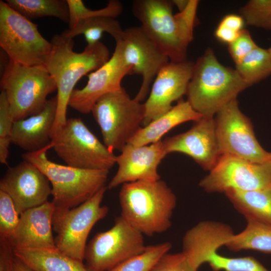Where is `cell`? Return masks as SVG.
Returning a JSON list of instances; mask_svg holds the SVG:
<instances>
[{
	"label": "cell",
	"mask_w": 271,
	"mask_h": 271,
	"mask_svg": "<svg viewBox=\"0 0 271 271\" xmlns=\"http://www.w3.org/2000/svg\"><path fill=\"white\" fill-rule=\"evenodd\" d=\"M198 3L197 0H190L183 11L174 15L172 1L136 0L132 11L145 33L170 61L179 62L186 60L188 47L193 39Z\"/></svg>",
	"instance_id": "6da1fadb"
},
{
	"label": "cell",
	"mask_w": 271,
	"mask_h": 271,
	"mask_svg": "<svg viewBox=\"0 0 271 271\" xmlns=\"http://www.w3.org/2000/svg\"><path fill=\"white\" fill-rule=\"evenodd\" d=\"M52 48L44 66L54 78L57 87V108L51 131L52 140L67 120L70 97L78 81L95 71L109 59L107 47L100 41L86 45L80 53L73 51V39L56 34L51 41Z\"/></svg>",
	"instance_id": "7a4b0ae2"
},
{
	"label": "cell",
	"mask_w": 271,
	"mask_h": 271,
	"mask_svg": "<svg viewBox=\"0 0 271 271\" xmlns=\"http://www.w3.org/2000/svg\"><path fill=\"white\" fill-rule=\"evenodd\" d=\"M119 200L120 216L143 235L152 236L171 227L177 198L161 179L123 184Z\"/></svg>",
	"instance_id": "3957f363"
},
{
	"label": "cell",
	"mask_w": 271,
	"mask_h": 271,
	"mask_svg": "<svg viewBox=\"0 0 271 271\" xmlns=\"http://www.w3.org/2000/svg\"><path fill=\"white\" fill-rule=\"evenodd\" d=\"M249 86L235 69L220 64L208 48L194 63L187 100L203 116L213 117Z\"/></svg>",
	"instance_id": "277c9868"
},
{
	"label": "cell",
	"mask_w": 271,
	"mask_h": 271,
	"mask_svg": "<svg viewBox=\"0 0 271 271\" xmlns=\"http://www.w3.org/2000/svg\"><path fill=\"white\" fill-rule=\"evenodd\" d=\"M53 148L52 142L44 148L23 154L24 160L36 166L51 184V201L55 208L77 207L105 187L109 171L87 170L57 164L50 161L47 152Z\"/></svg>",
	"instance_id": "5b68a950"
},
{
	"label": "cell",
	"mask_w": 271,
	"mask_h": 271,
	"mask_svg": "<svg viewBox=\"0 0 271 271\" xmlns=\"http://www.w3.org/2000/svg\"><path fill=\"white\" fill-rule=\"evenodd\" d=\"M0 83L14 121L39 113L48 95L57 90L54 78L44 65L24 66L9 59Z\"/></svg>",
	"instance_id": "8992f818"
},
{
	"label": "cell",
	"mask_w": 271,
	"mask_h": 271,
	"mask_svg": "<svg viewBox=\"0 0 271 271\" xmlns=\"http://www.w3.org/2000/svg\"><path fill=\"white\" fill-rule=\"evenodd\" d=\"M91 112L105 146L111 152H121L141 127L145 108L144 103L131 98L122 87L101 97Z\"/></svg>",
	"instance_id": "52a82bcc"
},
{
	"label": "cell",
	"mask_w": 271,
	"mask_h": 271,
	"mask_svg": "<svg viewBox=\"0 0 271 271\" xmlns=\"http://www.w3.org/2000/svg\"><path fill=\"white\" fill-rule=\"evenodd\" d=\"M107 189L105 186L91 198L70 209L57 208L52 219L56 247L63 253L83 261L86 241L94 225L107 214L109 208L101 203Z\"/></svg>",
	"instance_id": "ba28073f"
},
{
	"label": "cell",
	"mask_w": 271,
	"mask_h": 271,
	"mask_svg": "<svg viewBox=\"0 0 271 271\" xmlns=\"http://www.w3.org/2000/svg\"><path fill=\"white\" fill-rule=\"evenodd\" d=\"M57 156L74 168L109 171L116 156L102 144L80 118H70L51 141Z\"/></svg>",
	"instance_id": "9c48e42d"
},
{
	"label": "cell",
	"mask_w": 271,
	"mask_h": 271,
	"mask_svg": "<svg viewBox=\"0 0 271 271\" xmlns=\"http://www.w3.org/2000/svg\"><path fill=\"white\" fill-rule=\"evenodd\" d=\"M0 46L12 61L34 66L45 65L52 44L37 25L1 1Z\"/></svg>",
	"instance_id": "30bf717a"
},
{
	"label": "cell",
	"mask_w": 271,
	"mask_h": 271,
	"mask_svg": "<svg viewBox=\"0 0 271 271\" xmlns=\"http://www.w3.org/2000/svg\"><path fill=\"white\" fill-rule=\"evenodd\" d=\"M146 247L144 235L119 216L112 227L96 234L87 244L85 265L89 271H110Z\"/></svg>",
	"instance_id": "8fae6325"
},
{
	"label": "cell",
	"mask_w": 271,
	"mask_h": 271,
	"mask_svg": "<svg viewBox=\"0 0 271 271\" xmlns=\"http://www.w3.org/2000/svg\"><path fill=\"white\" fill-rule=\"evenodd\" d=\"M214 119L221 155H232L256 163L271 162V152L259 144L250 120L239 109L236 99L222 108Z\"/></svg>",
	"instance_id": "7c38bea8"
},
{
	"label": "cell",
	"mask_w": 271,
	"mask_h": 271,
	"mask_svg": "<svg viewBox=\"0 0 271 271\" xmlns=\"http://www.w3.org/2000/svg\"><path fill=\"white\" fill-rule=\"evenodd\" d=\"M199 186L208 193L233 189L248 191L271 186V162L253 163L229 155H222Z\"/></svg>",
	"instance_id": "4fadbf2b"
},
{
	"label": "cell",
	"mask_w": 271,
	"mask_h": 271,
	"mask_svg": "<svg viewBox=\"0 0 271 271\" xmlns=\"http://www.w3.org/2000/svg\"><path fill=\"white\" fill-rule=\"evenodd\" d=\"M115 41L120 44L123 58L131 67L130 75L142 76V84L134 97L142 102L148 95L157 74L170 60L141 26L123 30Z\"/></svg>",
	"instance_id": "5bb4252c"
},
{
	"label": "cell",
	"mask_w": 271,
	"mask_h": 271,
	"mask_svg": "<svg viewBox=\"0 0 271 271\" xmlns=\"http://www.w3.org/2000/svg\"><path fill=\"white\" fill-rule=\"evenodd\" d=\"M194 66V63L187 60L179 62L170 61L159 71L144 103V126L169 111L173 102L186 94Z\"/></svg>",
	"instance_id": "9a60e30c"
},
{
	"label": "cell",
	"mask_w": 271,
	"mask_h": 271,
	"mask_svg": "<svg viewBox=\"0 0 271 271\" xmlns=\"http://www.w3.org/2000/svg\"><path fill=\"white\" fill-rule=\"evenodd\" d=\"M0 190L10 196L20 215L48 201L52 189L47 177L34 164L23 160L8 169L0 181Z\"/></svg>",
	"instance_id": "2e32d148"
},
{
	"label": "cell",
	"mask_w": 271,
	"mask_h": 271,
	"mask_svg": "<svg viewBox=\"0 0 271 271\" xmlns=\"http://www.w3.org/2000/svg\"><path fill=\"white\" fill-rule=\"evenodd\" d=\"M115 43L114 52L108 61L87 75L88 81L84 87L73 90L68 106L79 112L89 113L101 97L122 88L121 81L130 75L131 67L123 58L120 44Z\"/></svg>",
	"instance_id": "e0dca14e"
},
{
	"label": "cell",
	"mask_w": 271,
	"mask_h": 271,
	"mask_svg": "<svg viewBox=\"0 0 271 271\" xmlns=\"http://www.w3.org/2000/svg\"><path fill=\"white\" fill-rule=\"evenodd\" d=\"M189 130L163 141L167 154L181 153L210 171L221 156L216 137L215 119L203 116Z\"/></svg>",
	"instance_id": "ac0fdd59"
},
{
	"label": "cell",
	"mask_w": 271,
	"mask_h": 271,
	"mask_svg": "<svg viewBox=\"0 0 271 271\" xmlns=\"http://www.w3.org/2000/svg\"><path fill=\"white\" fill-rule=\"evenodd\" d=\"M120 152L116 159L117 172L108 183L107 189L138 181L161 179L158 167L167 155L162 140L144 146L127 144Z\"/></svg>",
	"instance_id": "d6986e66"
},
{
	"label": "cell",
	"mask_w": 271,
	"mask_h": 271,
	"mask_svg": "<svg viewBox=\"0 0 271 271\" xmlns=\"http://www.w3.org/2000/svg\"><path fill=\"white\" fill-rule=\"evenodd\" d=\"M55 210L53 203L47 201L22 213L11 239L14 248H55L52 227Z\"/></svg>",
	"instance_id": "ffe728a7"
},
{
	"label": "cell",
	"mask_w": 271,
	"mask_h": 271,
	"mask_svg": "<svg viewBox=\"0 0 271 271\" xmlns=\"http://www.w3.org/2000/svg\"><path fill=\"white\" fill-rule=\"evenodd\" d=\"M57 108L56 95L48 99L39 113L14 121L11 143L28 152L40 150L49 145Z\"/></svg>",
	"instance_id": "44dd1931"
},
{
	"label": "cell",
	"mask_w": 271,
	"mask_h": 271,
	"mask_svg": "<svg viewBox=\"0 0 271 271\" xmlns=\"http://www.w3.org/2000/svg\"><path fill=\"white\" fill-rule=\"evenodd\" d=\"M227 224L213 221H202L189 229L182 241L183 251L196 269L209 252L218 250L234 234Z\"/></svg>",
	"instance_id": "7402d4cb"
},
{
	"label": "cell",
	"mask_w": 271,
	"mask_h": 271,
	"mask_svg": "<svg viewBox=\"0 0 271 271\" xmlns=\"http://www.w3.org/2000/svg\"><path fill=\"white\" fill-rule=\"evenodd\" d=\"M202 117L187 100H181L169 111L141 127L128 144L139 146L158 142L175 126L188 121H196Z\"/></svg>",
	"instance_id": "603a6c76"
},
{
	"label": "cell",
	"mask_w": 271,
	"mask_h": 271,
	"mask_svg": "<svg viewBox=\"0 0 271 271\" xmlns=\"http://www.w3.org/2000/svg\"><path fill=\"white\" fill-rule=\"evenodd\" d=\"M15 256L33 271H89L83 261L54 248H14Z\"/></svg>",
	"instance_id": "cb8c5ba5"
},
{
	"label": "cell",
	"mask_w": 271,
	"mask_h": 271,
	"mask_svg": "<svg viewBox=\"0 0 271 271\" xmlns=\"http://www.w3.org/2000/svg\"><path fill=\"white\" fill-rule=\"evenodd\" d=\"M224 193L246 220L271 225V186L248 191L229 189Z\"/></svg>",
	"instance_id": "d4e9b609"
},
{
	"label": "cell",
	"mask_w": 271,
	"mask_h": 271,
	"mask_svg": "<svg viewBox=\"0 0 271 271\" xmlns=\"http://www.w3.org/2000/svg\"><path fill=\"white\" fill-rule=\"evenodd\" d=\"M246 221L244 230L234 234L225 246L233 251L250 249L271 253V225L250 220Z\"/></svg>",
	"instance_id": "484cf974"
},
{
	"label": "cell",
	"mask_w": 271,
	"mask_h": 271,
	"mask_svg": "<svg viewBox=\"0 0 271 271\" xmlns=\"http://www.w3.org/2000/svg\"><path fill=\"white\" fill-rule=\"evenodd\" d=\"M122 31L119 22L115 19L100 16L82 20L73 28L65 30L61 34L71 39L83 35L87 43V45L91 46L100 41L104 33H108L116 40Z\"/></svg>",
	"instance_id": "4316f807"
},
{
	"label": "cell",
	"mask_w": 271,
	"mask_h": 271,
	"mask_svg": "<svg viewBox=\"0 0 271 271\" xmlns=\"http://www.w3.org/2000/svg\"><path fill=\"white\" fill-rule=\"evenodd\" d=\"M13 9L29 20L53 17L68 23L69 9L67 0H7Z\"/></svg>",
	"instance_id": "83f0119b"
},
{
	"label": "cell",
	"mask_w": 271,
	"mask_h": 271,
	"mask_svg": "<svg viewBox=\"0 0 271 271\" xmlns=\"http://www.w3.org/2000/svg\"><path fill=\"white\" fill-rule=\"evenodd\" d=\"M235 70L250 86L265 79L271 74V58L267 50L257 46L236 64Z\"/></svg>",
	"instance_id": "f1b7e54d"
},
{
	"label": "cell",
	"mask_w": 271,
	"mask_h": 271,
	"mask_svg": "<svg viewBox=\"0 0 271 271\" xmlns=\"http://www.w3.org/2000/svg\"><path fill=\"white\" fill-rule=\"evenodd\" d=\"M172 244L165 242L147 245L142 253L120 263L110 271H151L159 259L169 252Z\"/></svg>",
	"instance_id": "f546056e"
},
{
	"label": "cell",
	"mask_w": 271,
	"mask_h": 271,
	"mask_svg": "<svg viewBox=\"0 0 271 271\" xmlns=\"http://www.w3.org/2000/svg\"><path fill=\"white\" fill-rule=\"evenodd\" d=\"M208 263L213 271H270L252 256L229 257L213 250L208 253L203 263Z\"/></svg>",
	"instance_id": "4dcf8cb0"
},
{
	"label": "cell",
	"mask_w": 271,
	"mask_h": 271,
	"mask_svg": "<svg viewBox=\"0 0 271 271\" xmlns=\"http://www.w3.org/2000/svg\"><path fill=\"white\" fill-rule=\"evenodd\" d=\"M69 9V29L73 28L79 22L92 17H108L116 18L122 12L121 3L117 0H110L106 7L99 10L88 9L81 0H67Z\"/></svg>",
	"instance_id": "1f68e13d"
},
{
	"label": "cell",
	"mask_w": 271,
	"mask_h": 271,
	"mask_svg": "<svg viewBox=\"0 0 271 271\" xmlns=\"http://www.w3.org/2000/svg\"><path fill=\"white\" fill-rule=\"evenodd\" d=\"M14 119L10 111L8 101L5 92L0 94V162L8 164L9 147Z\"/></svg>",
	"instance_id": "d6a6232c"
},
{
	"label": "cell",
	"mask_w": 271,
	"mask_h": 271,
	"mask_svg": "<svg viewBox=\"0 0 271 271\" xmlns=\"http://www.w3.org/2000/svg\"><path fill=\"white\" fill-rule=\"evenodd\" d=\"M20 219L14 202L5 192L0 190V238L11 239Z\"/></svg>",
	"instance_id": "836d02e7"
},
{
	"label": "cell",
	"mask_w": 271,
	"mask_h": 271,
	"mask_svg": "<svg viewBox=\"0 0 271 271\" xmlns=\"http://www.w3.org/2000/svg\"><path fill=\"white\" fill-rule=\"evenodd\" d=\"M246 24L264 28L271 17V0H251L240 10Z\"/></svg>",
	"instance_id": "e575fe53"
},
{
	"label": "cell",
	"mask_w": 271,
	"mask_h": 271,
	"mask_svg": "<svg viewBox=\"0 0 271 271\" xmlns=\"http://www.w3.org/2000/svg\"><path fill=\"white\" fill-rule=\"evenodd\" d=\"M151 271H197L183 252L164 254Z\"/></svg>",
	"instance_id": "d590c367"
},
{
	"label": "cell",
	"mask_w": 271,
	"mask_h": 271,
	"mask_svg": "<svg viewBox=\"0 0 271 271\" xmlns=\"http://www.w3.org/2000/svg\"><path fill=\"white\" fill-rule=\"evenodd\" d=\"M257 46L249 33L242 30L238 37L229 44L228 51L235 64H237Z\"/></svg>",
	"instance_id": "8d00e7d4"
},
{
	"label": "cell",
	"mask_w": 271,
	"mask_h": 271,
	"mask_svg": "<svg viewBox=\"0 0 271 271\" xmlns=\"http://www.w3.org/2000/svg\"><path fill=\"white\" fill-rule=\"evenodd\" d=\"M15 259L11 239L0 238V271H14Z\"/></svg>",
	"instance_id": "74e56055"
},
{
	"label": "cell",
	"mask_w": 271,
	"mask_h": 271,
	"mask_svg": "<svg viewBox=\"0 0 271 271\" xmlns=\"http://www.w3.org/2000/svg\"><path fill=\"white\" fill-rule=\"evenodd\" d=\"M240 32L231 30L219 24L215 31V36L220 41L228 45L233 42L239 35Z\"/></svg>",
	"instance_id": "f35d334b"
},
{
	"label": "cell",
	"mask_w": 271,
	"mask_h": 271,
	"mask_svg": "<svg viewBox=\"0 0 271 271\" xmlns=\"http://www.w3.org/2000/svg\"><path fill=\"white\" fill-rule=\"evenodd\" d=\"M219 24L231 30L240 32L243 29L244 20L242 17L235 14H230L225 16Z\"/></svg>",
	"instance_id": "ab89813d"
},
{
	"label": "cell",
	"mask_w": 271,
	"mask_h": 271,
	"mask_svg": "<svg viewBox=\"0 0 271 271\" xmlns=\"http://www.w3.org/2000/svg\"><path fill=\"white\" fill-rule=\"evenodd\" d=\"M14 271H33L23 261L15 256Z\"/></svg>",
	"instance_id": "60d3db41"
},
{
	"label": "cell",
	"mask_w": 271,
	"mask_h": 271,
	"mask_svg": "<svg viewBox=\"0 0 271 271\" xmlns=\"http://www.w3.org/2000/svg\"><path fill=\"white\" fill-rule=\"evenodd\" d=\"M173 5H175L179 9V12L183 11L188 6L190 0H174L172 1Z\"/></svg>",
	"instance_id": "b9f144b4"
},
{
	"label": "cell",
	"mask_w": 271,
	"mask_h": 271,
	"mask_svg": "<svg viewBox=\"0 0 271 271\" xmlns=\"http://www.w3.org/2000/svg\"><path fill=\"white\" fill-rule=\"evenodd\" d=\"M264 29L268 30H271V17L265 24Z\"/></svg>",
	"instance_id": "7bdbcfd3"
},
{
	"label": "cell",
	"mask_w": 271,
	"mask_h": 271,
	"mask_svg": "<svg viewBox=\"0 0 271 271\" xmlns=\"http://www.w3.org/2000/svg\"><path fill=\"white\" fill-rule=\"evenodd\" d=\"M267 51L271 58V47L268 49H267Z\"/></svg>",
	"instance_id": "ee69618b"
}]
</instances>
